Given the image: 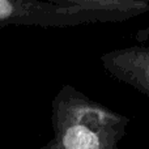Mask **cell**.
Here are the masks:
<instances>
[{
    "label": "cell",
    "instance_id": "obj_1",
    "mask_svg": "<svg viewBox=\"0 0 149 149\" xmlns=\"http://www.w3.org/2000/svg\"><path fill=\"white\" fill-rule=\"evenodd\" d=\"M54 136L39 149H119L131 119L64 84L51 103Z\"/></svg>",
    "mask_w": 149,
    "mask_h": 149
},
{
    "label": "cell",
    "instance_id": "obj_2",
    "mask_svg": "<svg viewBox=\"0 0 149 149\" xmlns=\"http://www.w3.org/2000/svg\"><path fill=\"white\" fill-rule=\"evenodd\" d=\"M94 22L88 0H0V28H68Z\"/></svg>",
    "mask_w": 149,
    "mask_h": 149
},
{
    "label": "cell",
    "instance_id": "obj_3",
    "mask_svg": "<svg viewBox=\"0 0 149 149\" xmlns=\"http://www.w3.org/2000/svg\"><path fill=\"white\" fill-rule=\"evenodd\" d=\"M110 76L149 97V46H131L107 51L100 56Z\"/></svg>",
    "mask_w": 149,
    "mask_h": 149
}]
</instances>
